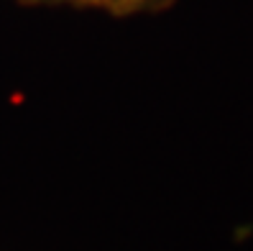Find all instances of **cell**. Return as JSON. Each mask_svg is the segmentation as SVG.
<instances>
[{
	"label": "cell",
	"instance_id": "7a4b0ae2",
	"mask_svg": "<svg viewBox=\"0 0 253 251\" xmlns=\"http://www.w3.org/2000/svg\"><path fill=\"white\" fill-rule=\"evenodd\" d=\"M64 3H97V0H64Z\"/></svg>",
	"mask_w": 253,
	"mask_h": 251
},
{
	"label": "cell",
	"instance_id": "6da1fadb",
	"mask_svg": "<svg viewBox=\"0 0 253 251\" xmlns=\"http://www.w3.org/2000/svg\"><path fill=\"white\" fill-rule=\"evenodd\" d=\"M108 3V0H105ZM115 3H121V5H130V3H138V0H115Z\"/></svg>",
	"mask_w": 253,
	"mask_h": 251
}]
</instances>
